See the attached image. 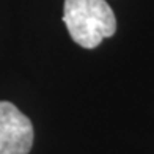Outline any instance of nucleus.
I'll return each mask as SVG.
<instances>
[{
	"label": "nucleus",
	"mask_w": 154,
	"mask_h": 154,
	"mask_svg": "<svg viewBox=\"0 0 154 154\" xmlns=\"http://www.w3.org/2000/svg\"><path fill=\"white\" fill-rule=\"evenodd\" d=\"M63 20L74 43L94 49L116 32V17L106 0H65Z\"/></svg>",
	"instance_id": "1"
},
{
	"label": "nucleus",
	"mask_w": 154,
	"mask_h": 154,
	"mask_svg": "<svg viewBox=\"0 0 154 154\" xmlns=\"http://www.w3.org/2000/svg\"><path fill=\"white\" fill-rule=\"evenodd\" d=\"M33 124L14 104L0 101V154H29Z\"/></svg>",
	"instance_id": "2"
}]
</instances>
